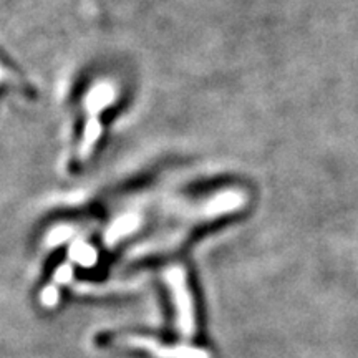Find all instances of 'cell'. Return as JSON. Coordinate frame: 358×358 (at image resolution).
I'll return each mask as SVG.
<instances>
[{
  "mask_svg": "<svg viewBox=\"0 0 358 358\" xmlns=\"http://www.w3.org/2000/svg\"><path fill=\"white\" fill-rule=\"evenodd\" d=\"M166 280L174 295V302H176L179 330L182 335H192L194 332V308H192L191 295L186 285L185 272L179 267L169 268L166 272Z\"/></svg>",
  "mask_w": 358,
  "mask_h": 358,
  "instance_id": "1",
  "label": "cell"
}]
</instances>
